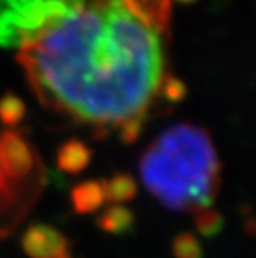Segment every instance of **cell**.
<instances>
[{
    "mask_svg": "<svg viewBox=\"0 0 256 258\" xmlns=\"http://www.w3.org/2000/svg\"><path fill=\"white\" fill-rule=\"evenodd\" d=\"M92 162V150L80 140H68L58 148L57 167L65 173L75 175L89 167Z\"/></svg>",
    "mask_w": 256,
    "mask_h": 258,
    "instance_id": "52a82bcc",
    "label": "cell"
},
{
    "mask_svg": "<svg viewBox=\"0 0 256 258\" xmlns=\"http://www.w3.org/2000/svg\"><path fill=\"white\" fill-rule=\"evenodd\" d=\"M65 7V0H0V45L19 47Z\"/></svg>",
    "mask_w": 256,
    "mask_h": 258,
    "instance_id": "3957f363",
    "label": "cell"
},
{
    "mask_svg": "<svg viewBox=\"0 0 256 258\" xmlns=\"http://www.w3.org/2000/svg\"><path fill=\"white\" fill-rule=\"evenodd\" d=\"M67 4H73V2H77V0H65Z\"/></svg>",
    "mask_w": 256,
    "mask_h": 258,
    "instance_id": "4fadbf2b",
    "label": "cell"
},
{
    "mask_svg": "<svg viewBox=\"0 0 256 258\" xmlns=\"http://www.w3.org/2000/svg\"><path fill=\"white\" fill-rule=\"evenodd\" d=\"M20 245L29 258H75L67 235L48 223L30 225Z\"/></svg>",
    "mask_w": 256,
    "mask_h": 258,
    "instance_id": "5b68a950",
    "label": "cell"
},
{
    "mask_svg": "<svg viewBox=\"0 0 256 258\" xmlns=\"http://www.w3.org/2000/svg\"><path fill=\"white\" fill-rule=\"evenodd\" d=\"M195 223H197V228L201 235L213 237V235H216L221 230L223 218L218 212L211 210V208H206V210L195 213Z\"/></svg>",
    "mask_w": 256,
    "mask_h": 258,
    "instance_id": "7c38bea8",
    "label": "cell"
},
{
    "mask_svg": "<svg viewBox=\"0 0 256 258\" xmlns=\"http://www.w3.org/2000/svg\"><path fill=\"white\" fill-rule=\"evenodd\" d=\"M220 158L210 134L193 123L173 125L140 158L145 188L168 210L211 208L220 188Z\"/></svg>",
    "mask_w": 256,
    "mask_h": 258,
    "instance_id": "7a4b0ae2",
    "label": "cell"
},
{
    "mask_svg": "<svg viewBox=\"0 0 256 258\" xmlns=\"http://www.w3.org/2000/svg\"><path fill=\"white\" fill-rule=\"evenodd\" d=\"M173 0H77L19 45L45 107L137 140L165 93L163 30Z\"/></svg>",
    "mask_w": 256,
    "mask_h": 258,
    "instance_id": "6da1fadb",
    "label": "cell"
},
{
    "mask_svg": "<svg viewBox=\"0 0 256 258\" xmlns=\"http://www.w3.org/2000/svg\"><path fill=\"white\" fill-rule=\"evenodd\" d=\"M97 225L105 233L123 235L133 228L135 215L125 205H110L103 208V212L97 217Z\"/></svg>",
    "mask_w": 256,
    "mask_h": 258,
    "instance_id": "ba28073f",
    "label": "cell"
},
{
    "mask_svg": "<svg viewBox=\"0 0 256 258\" xmlns=\"http://www.w3.org/2000/svg\"><path fill=\"white\" fill-rule=\"evenodd\" d=\"M25 115V105L19 97L7 93L4 98H0V122L9 130H14L15 125L20 123V120Z\"/></svg>",
    "mask_w": 256,
    "mask_h": 258,
    "instance_id": "30bf717a",
    "label": "cell"
},
{
    "mask_svg": "<svg viewBox=\"0 0 256 258\" xmlns=\"http://www.w3.org/2000/svg\"><path fill=\"white\" fill-rule=\"evenodd\" d=\"M37 165L35 150L19 132H0V172L15 183H27Z\"/></svg>",
    "mask_w": 256,
    "mask_h": 258,
    "instance_id": "277c9868",
    "label": "cell"
},
{
    "mask_svg": "<svg viewBox=\"0 0 256 258\" xmlns=\"http://www.w3.org/2000/svg\"><path fill=\"white\" fill-rule=\"evenodd\" d=\"M175 258H203L200 240L192 233H180L173 238L172 245Z\"/></svg>",
    "mask_w": 256,
    "mask_h": 258,
    "instance_id": "8fae6325",
    "label": "cell"
},
{
    "mask_svg": "<svg viewBox=\"0 0 256 258\" xmlns=\"http://www.w3.org/2000/svg\"><path fill=\"white\" fill-rule=\"evenodd\" d=\"M73 210L81 215L95 213L107 203V194L103 180H87L75 185L70 194Z\"/></svg>",
    "mask_w": 256,
    "mask_h": 258,
    "instance_id": "8992f818",
    "label": "cell"
},
{
    "mask_svg": "<svg viewBox=\"0 0 256 258\" xmlns=\"http://www.w3.org/2000/svg\"><path fill=\"white\" fill-rule=\"evenodd\" d=\"M105 185L107 202L110 205H123L137 195V182L128 173H115L108 180H103Z\"/></svg>",
    "mask_w": 256,
    "mask_h": 258,
    "instance_id": "9c48e42d",
    "label": "cell"
}]
</instances>
